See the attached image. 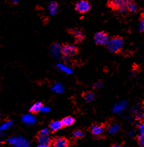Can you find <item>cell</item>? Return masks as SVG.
Segmentation results:
<instances>
[{"label": "cell", "instance_id": "8992f818", "mask_svg": "<svg viewBox=\"0 0 144 147\" xmlns=\"http://www.w3.org/2000/svg\"><path fill=\"white\" fill-rule=\"evenodd\" d=\"M92 8L90 3L87 0H80L75 5V9L79 13H86L89 12Z\"/></svg>", "mask_w": 144, "mask_h": 147}, {"label": "cell", "instance_id": "7402d4cb", "mask_svg": "<svg viewBox=\"0 0 144 147\" xmlns=\"http://www.w3.org/2000/svg\"><path fill=\"white\" fill-rule=\"evenodd\" d=\"M118 129H119V127H118V125H111L110 127H109L108 132L110 133H115L118 130Z\"/></svg>", "mask_w": 144, "mask_h": 147}, {"label": "cell", "instance_id": "d4e9b609", "mask_svg": "<svg viewBox=\"0 0 144 147\" xmlns=\"http://www.w3.org/2000/svg\"><path fill=\"white\" fill-rule=\"evenodd\" d=\"M142 108H143V111H144V101L142 102Z\"/></svg>", "mask_w": 144, "mask_h": 147}, {"label": "cell", "instance_id": "7c38bea8", "mask_svg": "<svg viewBox=\"0 0 144 147\" xmlns=\"http://www.w3.org/2000/svg\"><path fill=\"white\" fill-rule=\"evenodd\" d=\"M42 107H43V105H42V102H36L30 108L29 111L32 113H37L38 112L42 111Z\"/></svg>", "mask_w": 144, "mask_h": 147}, {"label": "cell", "instance_id": "2e32d148", "mask_svg": "<svg viewBox=\"0 0 144 147\" xmlns=\"http://www.w3.org/2000/svg\"><path fill=\"white\" fill-rule=\"evenodd\" d=\"M83 98L86 101L91 102V101H92V100H94V98H95V94L92 92H86L83 94Z\"/></svg>", "mask_w": 144, "mask_h": 147}, {"label": "cell", "instance_id": "6da1fadb", "mask_svg": "<svg viewBox=\"0 0 144 147\" xmlns=\"http://www.w3.org/2000/svg\"><path fill=\"white\" fill-rule=\"evenodd\" d=\"M135 0H108L107 5L109 8L117 13H122L127 12V7Z\"/></svg>", "mask_w": 144, "mask_h": 147}, {"label": "cell", "instance_id": "4316f807", "mask_svg": "<svg viewBox=\"0 0 144 147\" xmlns=\"http://www.w3.org/2000/svg\"><path fill=\"white\" fill-rule=\"evenodd\" d=\"M0 117H1V113H0Z\"/></svg>", "mask_w": 144, "mask_h": 147}, {"label": "cell", "instance_id": "603a6c76", "mask_svg": "<svg viewBox=\"0 0 144 147\" xmlns=\"http://www.w3.org/2000/svg\"><path fill=\"white\" fill-rule=\"evenodd\" d=\"M138 131H139V133L141 135H144V121H141L138 125Z\"/></svg>", "mask_w": 144, "mask_h": 147}, {"label": "cell", "instance_id": "ba28073f", "mask_svg": "<svg viewBox=\"0 0 144 147\" xmlns=\"http://www.w3.org/2000/svg\"><path fill=\"white\" fill-rule=\"evenodd\" d=\"M67 32L68 33H70L74 37L75 40L76 41V42H81L85 39L84 34L81 30H79V29H68Z\"/></svg>", "mask_w": 144, "mask_h": 147}, {"label": "cell", "instance_id": "e0dca14e", "mask_svg": "<svg viewBox=\"0 0 144 147\" xmlns=\"http://www.w3.org/2000/svg\"><path fill=\"white\" fill-rule=\"evenodd\" d=\"M23 121L28 125H32L35 122L36 120L34 118V117H32L31 115H25L23 117Z\"/></svg>", "mask_w": 144, "mask_h": 147}, {"label": "cell", "instance_id": "9c48e42d", "mask_svg": "<svg viewBox=\"0 0 144 147\" xmlns=\"http://www.w3.org/2000/svg\"><path fill=\"white\" fill-rule=\"evenodd\" d=\"M52 144L54 147H68L69 141L65 138L59 137L54 139Z\"/></svg>", "mask_w": 144, "mask_h": 147}, {"label": "cell", "instance_id": "83f0119b", "mask_svg": "<svg viewBox=\"0 0 144 147\" xmlns=\"http://www.w3.org/2000/svg\"><path fill=\"white\" fill-rule=\"evenodd\" d=\"M143 120H144V115H143Z\"/></svg>", "mask_w": 144, "mask_h": 147}, {"label": "cell", "instance_id": "44dd1931", "mask_svg": "<svg viewBox=\"0 0 144 147\" xmlns=\"http://www.w3.org/2000/svg\"><path fill=\"white\" fill-rule=\"evenodd\" d=\"M12 125L11 121H6V122L3 123L1 126H0V130L3 131L5 129H7Z\"/></svg>", "mask_w": 144, "mask_h": 147}, {"label": "cell", "instance_id": "8fae6325", "mask_svg": "<svg viewBox=\"0 0 144 147\" xmlns=\"http://www.w3.org/2000/svg\"><path fill=\"white\" fill-rule=\"evenodd\" d=\"M63 127V125H62V123L61 121H52L49 125V128H50V130L52 132H56V131H58L59 129H62Z\"/></svg>", "mask_w": 144, "mask_h": 147}, {"label": "cell", "instance_id": "3957f363", "mask_svg": "<svg viewBox=\"0 0 144 147\" xmlns=\"http://www.w3.org/2000/svg\"><path fill=\"white\" fill-rule=\"evenodd\" d=\"M61 52H62V57H63L64 59L70 60L71 59H73L75 56L77 55V53L78 52V49L74 45L65 44V45H62Z\"/></svg>", "mask_w": 144, "mask_h": 147}, {"label": "cell", "instance_id": "30bf717a", "mask_svg": "<svg viewBox=\"0 0 144 147\" xmlns=\"http://www.w3.org/2000/svg\"><path fill=\"white\" fill-rule=\"evenodd\" d=\"M104 129H105V127L102 124H94L90 128L91 133L94 136H97L102 135L104 132Z\"/></svg>", "mask_w": 144, "mask_h": 147}, {"label": "cell", "instance_id": "52a82bcc", "mask_svg": "<svg viewBox=\"0 0 144 147\" xmlns=\"http://www.w3.org/2000/svg\"><path fill=\"white\" fill-rule=\"evenodd\" d=\"M8 143L15 147H29V143L21 137H13L8 139Z\"/></svg>", "mask_w": 144, "mask_h": 147}, {"label": "cell", "instance_id": "4fadbf2b", "mask_svg": "<svg viewBox=\"0 0 144 147\" xmlns=\"http://www.w3.org/2000/svg\"><path fill=\"white\" fill-rule=\"evenodd\" d=\"M63 127H69L73 125L75 123V119L72 117H66L62 120Z\"/></svg>", "mask_w": 144, "mask_h": 147}, {"label": "cell", "instance_id": "d6986e66", "mask_svg": "<svg viewBox=\"0 0 144 147\" xmlns=\"http://www.w3.org/2000/svg\"><path fill=\"white\" fill-rule=\"evenodd\" d=\"M73 136L75 138H81L84 136V133L81 129H76L73 132Z\"/></svg>", "mask_w": 144, "mask_h": 147}, {"label": "cell", "instance_id": "f1b7e54d", "mask_svg": "<svg viewBox=\"0 0 144 147\" xmlns=\"http://www.w3.org/2000/svg\"><path fill=\"white\" fill-rule=\"evenodd\" d=\"M0 143H1V142H0Z\"/></svg>", "mask_w": 144, "mask_h": 147}, {"label": "cell", "instance_id": "484cf974", "mask_svg": "<svg viewBox=\"0 0 144 147\" xmlns=\"http://www.w3.org/2000/svg\"><path fill=\"white\" fill-rule=\"evenodd\" d=\"M112 147H121V146H118V145H114V146H113Z\"/></svg>", "mask_w": 144, "mask_h": 147}, {"label": "cell", "instance_id": "5bb4252c", "mask_svg": "<svg viewBox=\"0 0 144 147\" xmlns=\"http://www.w3.org/2000/svg\"><path fill=\"white\" fill-rule=\"evenodd\" d=\"M58 10V4L55 2H51L48 5V10L51 15L56 14Z\"/></svg>", "mask_w": 144, "mask_h": 147}, {"label": "cell", "instance_id": "ffe728a7", "mask_svg": "<svg viewBox=\"0 0 144 147\" xmlns=\"http://www.w3.org/2000/svg\"><path fill=\"white\" fill-rule=\"evenodd\" d=\"M136 140L140 146L144 147V135L139 134L136 137Z\"/></svg>", "mask_w": 144, "mask_h": 147}, {"label": "cell", "instance_id": "9a60e30c", "mask_svg": "<svg viewBox=\"0 0 144 147\" xmlns=\"http://www.w3.org/2000/svg\"><path fill=\"white\" fill-rule=\"evenodd\" d=\"M138 5H137L135 2H131L127 7V12H130L131 13H136L138 12Z\"/></svg>", "mask_w": 144, "mask_h": 147}, {"label": "cell", "instance_id": "277c9868", "mask_svg": "<svg viewBox=\"0 0 144 147\" xmlns=\"http://www.w3.org/2000/svg\"><path fill=\"white\" fill-rule=\"evenodd\" d=\"M37 141L40 143V144L49 145L51 143L50 130L48 129H43L40 131V133L37 135Z\"/></svg>", "mask_w": 144, "mask_h": 147}, {"label": "cell", "instance_id": "ac0fdd59", "mask_svg": "<svg viewBox=\"0 0 144 147\" xmlns=\"http://www.w3.org/2000/svg\"><path fill=\"white\" fill-rule=\"evenodd\" d=\"M139 30L141 32H144V10L141 14L139 20Z\"/></svg>", "mask_w": 144, "mask_h": 147}, {"label": "cell", "instance_id": "7a4b0ae2", "mask_svg": "<svg viewBox=\"0 0 144 147\" xmlns=\"http://www.w3.org/2000/svg\"><path fill=\"white\" fill-rule=\"evenodd\" d=\"M124 39L120 36H114L110 38L106 44L108 50L113 53H119L122 50L124 46Z\"/></svg>", "mask_w": 144, "mask_h": 147}, {"label": "cell", "instance_id": "5b68a950", "mask_svg": "<svg viewBox=\"0 0 144 147\" xmlns=\"http://www.w3.org/2000/svg\"><path fill=\"white\" fill-rule=\"evenodd\" d=\"M94 42L97 45H106L109 40V35L108 33L105 32H99L94 34Z\"/></svg>", "mask_w": 144, "mask_h": 147}, {"label": "cell", "instance_id": "cb8c5ba5", "mask_svg": "<svg viewBox=\"0 0 144 147\" xmlns=\"http://www.w3.org/2000/svg\"><path fill=\"white\" fill-rule=\"evenodd\" d=\"M37 147H50L49 145H44V144H39Z\"/></svg>", "mask_w": 144, "mask_h": 147}]
</instances>
